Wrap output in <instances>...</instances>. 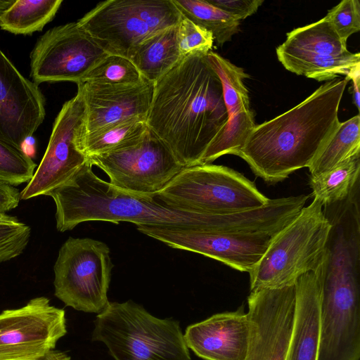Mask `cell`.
Here are the masks:
<instances>
[{"label":"cell","mask_w":360,"mask_h":360,"mask_svg":"<svg viewBox=\"0 0 360 360\" xmlns=\"http://www.w3.org/2000/svg\"><path fill=\"white\" fill-rule=\"evenodd\" d=\"M137 229L172 248L196 252L248 273L259 262L273 236L259 233H212L145 225L137 226Z\"/></svg>","instance_id":"4fadbf2b"},{"label":"cell","mask_w":360,"mask_h":360,"mask_svg":"<svg viewBox=\"0 0 360 360\" xmlns=\"http://www.w3.org/2000/svg\"><path fill=\"white\" fill-rule=\"evenodd\" d=\"M276 51L278 60L286 70L319 82L330 81L341 75L347 76L353 68L360 65L359 53L315 56Z\"/></svg>","instance_id":"44dd1931"},{"label":"cell","mask_w":360,"mask_h":360,"mask_svg":"<svg viewBox=\"0 0 360 360\" xmlns=\"http://www.w3.org/2000/svg\"><path fill=\"white\" fill-rule=\"evenodd\" d=\"M67 333L65 313L46 297L0 314V360H24L54 349Z\"/></svg>","instance_id":"7c38bea8"},{"label":"cell","mask_w":360,"mask_h":360,"mask_svg":"<svg viewBox=\"0 0 360 360\" xmlns=\"http://www.w3.org/2000/svg\"><path fill=\"white\" fill-rule=\"evenodd\" d=\"M325 18L340 37L347 41L360 30V3L358 0H343L330 9Z\"/></svg>","instance_id":"4dcf8cb0"},{"label":"cell","mask_w":360,"mask_h":360,"mask_svg":"<svg viewBox=\"0 0 360 360\" xmlns=\"http://www.w3.org/2000/svg\"><path fill=\"white\" fill-rule=\"evenodd\" d=\"M20 192L15 186L0 179V212L6 213L18 206Z\"/></svg>","instance_id":"836d02e7"},{"label":"cell","mask_w":360,"mask_h":360,"mask_svg":"<svg viewBox=\"0 0 360 360\" xmlns=\"http://www.w3.org/2000/svg\"><path fill=\"white\" fill-rule=\"evenodd\" d=\"M143 79L129 58L108 54L90 70L81 83L89 82L111 85H133Z\"/></svg>","instance_id":"83f0119b"},{"label":"cell","mask_w":360,"mask_h":360,"mask_svg":"<svg viewBox=\"0 0 360 360\" xmlns=\"http://www.w3.org/2000/svg\"></svg>","instance_id":"f35d334b"},{"label":"cell","mask_w":360,"mask_h":360,"mask_svg":"<svg viewBox=\"0 0 360 360\" xmlns=\"http://www.w3.org/2000/svg\"><path fill=\"white\" fill-rule=\"evenodd\" d=\"M295 284L250 291V341L245 360H285L292 330Z\"/></svg>","instance_id":"5bb4252c"},{"label":"cell","mask_w":360,"mask_h":360,"mask_svg":"<svg viewBox=\"0 0 360 360\" xmlns=\"http://www.w3.org/2000/svg\"><path fill=\"white\" fill-rule=\"evenodd\" d=\"M207 59L221 81L228 118L251 110L248 90L244 84L249 75L213 51L207 53Z\"/></svg>","instance_id":"4316f807"},{"label":"cell","mask_w":360,"mask_h":360,"mask_svg":"<svg viewBox=\"0 0 360 360\" xmlns=\"http://www.w3.org/2000/svg\"><path fill=\"white\" fill-rule=\"evenodd\" d=\"M155 197L175 208L212 214L253 210L269 200L243 174L213 164L184 167Z\"/></svg>","instance_id":"8992f818"},{"label":"cell","mask_w":360,"mask_h":360,"mask_svg":"<svg viewBox=\"0 0 360 360\" xmlns=\"http://www.w3.org/2000/svg\"><path fill=\"white\" fill-rule=\"evenodd\" d=\"M360 153L316 176H310L314 198L332 204L346 198L359 181Z\"/></svg>","instance_id":"d4e9b609"},{"label":"cell","mask_w":360,"mask_h":360,"mask_svg":"<svg viewBox=\"0 0 360 360\" xmlns=\"http://www.w3.org/2000/svg\"><path fill=\"white\" fill-rule=\"evenodd\" d=\"M182 58L177 41V26L148 37L130 53L129 59L142 77L155 83Z\"/></svg>","instance_id":"d6986e66"},{"label":"cell","mask_w":360,"mask_h":360,"mask_svg":"<svg viewBox=\"0 0 360 360\" xmlns=\"http://www.w3.org/2000/svg\"><path fill=\"white\" fill-rule=\"evenodd\" d=\"M183 17L210 32L221 46L239 31L240 21L205 0H172Z\"/></svg>","instance_id":"484cf974"},{"label":"cell","mask_w":360,"mask_h":360,"mask_svg":"<svg viewBox=\"0 0 360 360\" xmlns=\"http://www.w3.org/2000/svg\"><path fill=\"white\" fill-rule=\"evenodd\" d=\"M36 167L23 149L0 139V179L14 186L27 184Z\"/></svg>","instance_id":"f1b7e54d"},{"label":"cell","mask_w":360,"mask_h":360,"mask_svg":"<svg viewBox=\"0 0 360 360\" xmlns=\"http://www.w3.org/2000/svg\"><path fill=\"white\" fill-rule=\"evenodd\" d=\"M31 229L22 223H0V263L21 255L28 245Z\"/></svg>","instance_id":"1f68e13d"},{"label":"cell","mask_w":360,"mask_h":360,"mask_svg":"<svg viewBox=\"0 0 360 360\" xmlns=\"http://www.w3.org/2000/svg\"><path fill=\"white\" fill-rule=\"evenodd\" d=\"M348 82L328 81L289 110L256 125L238 156L269 184L309 167L340 122L339 106Z\"/></svg>","instance_id":"7a4b0ae2"},{"label":"cell","mask_w":360,"mask_h":360,"mask_svg":"<svg viewBox=\"0 0 360 360\" xmlns=\"http://www.w3.org/2000/svg\"><path fill=\"white\" fill-rule=\"evenodd\" d=\"M177 41L181 56L191 53L207 55L212 51V33L183 17L177 25Z\"/></svg>","instance_id":"f546056e"},{"label":"cell","mask_w":360,"mask_h":360,"mask_svg":"<svg viewBox=\"0 0 360 360\" xmlns=\"http://www.w3.org/2000/svg\"><path fill=\"white\" fill-rule=\"evenodd\" d=\"M45 98L0 49V139L22 149L45 118Z\"/></svg>","instance_id":"9a60e30c"},{"label":"cell","mask_w":360,"mask_h":360,"mask_svg":"<svg viewBox=\"0 0 360 360\" xmlns=\"http://www.w3.org/2000/svg\"><path fill=\"white\" fill-rule=\"evenodd\" d=\"M85 118L82 136L129 120L147 122L155 83L143 79L133 85L82 82Z\"/></svg>","instance_id":"2e32d148"},{"label":"cell","mask_w":360,"mask_h":360,"mask_svg":"<svg viewBox=\"0 0 360 360\" xmlns=\"http://www.w3.org/2000/svg\"><path fill=\"white\" fill-rule=\"evenodd\" d=\"M236 20L240 21L255 13L263 0H207Z\"/></svg>","instance_id":"d6a6232c"},{"label":"cell","mask_w":360,"mask_h":360,"mask_svg":"<svg viewBox=\"0 0 360 360\" xmlns=\"http://www.w3.org/2000/svg\"><path fill=\"white\" fill-rule=\"evenodd\" d=\"M277 50L315 56H341L349 52L331 24L323 17L288 32Z\"/></svg>","instance_id":"ffe728a7"},{"label":"cell","mask_w":360,"mask_h":360,"mask_svg":"<svg viewBox=\"0 0 360 360\" xmlns=\"http://www.w3.org/2000/svg\"><path fill=\"white\" fill-rule=\"evenodd\" d=\"M70 358L65 353L58 350H52L44 356L24 360H70Z\"/></svg>","instance_id":"d590c367"},{"label":"cell","mask_w":360,"mask_h":360,"mask_svg":"<svg viewBox=\"0 0 360 360\" xmlns=\"http://www.w3.org/2000/svg\"><path fill=\"white\" fill-rule=\"evenodd\" d=\"M101 169L110 184L122 191L155 196L184 167L169 148L149 127L141 141L129 148L88 158Z\"/></svg>","instance_id":"9c48e42d"},{"label":"cell","mask_w":360,"mask_h":360,"mask_svg":"<svg viewBox=\"0 0 360 360\" xmlns=\"http://www.w3.org/2000/svg\"><path fill=\"white\" fill-rule=\"evenodd\" d=\"M148 128L143 120L122 122L89 135H81L80 149L87 158L122 150L139 143Z\"/></svg>","instance_id":"cb8c5ba5"},{"label":"cell","mask_w":360,"mask_h":360,"mask_svg":"<svg viewBox=\"0 0 360 360\" xmlns=\"http://www.w3.org/2000/svg\"><path fill=\"white\" fill-rule=\"evenodd\" d=\"M92 340L104 343L115 360H191L179 323L131 300L109 302L96 316Z\"/></svg>","instance_id":"277c9868"},{"label":"cell","mask_w":360,"mask_h":360,"mask_svg":"<svg viewBox=\"0 0 360 360\" xmlns=\"http://www.w3.org/2000/svg\"><path fill=\"white\" fill-rule=\"evenodd\" d=\"M62 0H15L0 18L1 29L14 34H32L53 20Z\"/></svg>","instance_id":"603a6c76"},{"label":"cell","mask_w":360,"mask_h":360,"mask_svg":"<svg viewBox=\"0 0 360 360\" xmlns=\"http://www.w3.org/2000/svg\"><path fill=\"white\" fill-rule=\"evenodd\" d=\"M15 0H0V18L15 3Z\"/></svg>","instance_id":"74e56055"},{"label":"cell","mask_w":360,"mask_h":360,"mask_svg":"<svg viewBox=\"0 0 360 360\" xmlns=\"http://www.w3.org/2000/svg\"><path fill=\"white\" fill-rule=\"evenodd\" d=\"M182 18L172 0H108L77 22L109 54L128 58L141 41Z\"/></svg>","instance_id":"52a82bcc"},{"label":"cell","mask_w":360,"mask_h":360,"mask_svg":"<svg viewBox=\"0 0 360 360\" xmlns=\"http://www.w3.org/2000/svg\"><path fill=\"white\" fill-rule=\"evenodd\" d=\"M113 267L109 247L89 238L69 237L53 266L54 295L76 310L100 314L108 306Z\"/></svg>","instance_id":"ba28073f"},{"label":"cell","mask_w":360,"mask_h":360,"mask_svg":"<svg viewBox=\"0 0 360 360\" xmlns=\"http://www.w3.org/2000/svg\"><path fill=\"white\" fill-rule=\"evenodd\" d=\"M56 205L57 230L73 229L91 221L213 232L214 214L169 206L155 196L122 191L98 176L86 163L65 184L49 193Z\"/></svg>","instance_id":"3957f363"},{"label":"cell","mask_w":360,"mask_h":360,"mask_svg":"<svg viewBox=\"0 0 360 360\" xmlns=\"http://www.w3.org/2000/svg\"><path fill=\"white\" fill-rule=\"evenodd\" d=\"M227 120L221 83L207 55L183 56L155 82L146 123L183 167L200 165Z\"/></svg>","instance_id":"6da1fadb"},{"label":"cell","mask_w":360,"mask_h":360,"mask_svg":"<svg viewBox=\"0 0 360 360\" xmlns=\"http://www.w3.org/2000/svg\"><path fill=\"white\" fill-rule=\"evenodd\" d=\"M348 80L352 82V91L354 103L358 110H359L360 103V94H359V84H360V65L353 68L347 74L346 77Z\"/></svg>","instance_id":"e575fe53"},{"label":"cell","mask_w":360,"mask_h":360,"mask_svg":"<svg viewBox=\"0 0 360 360\" xmlns=\"http://www.w3.org/2000/svg\"><path fill=\"white\" fill-rule=\"evenodd\" d=\"M324 262L315 271L295 283L292 330L285 360H318L320 341V299Z\"/></svg>","instance_id":"ac0fdd59"},{"label":"cell","mask_w":360,"mask_h":360,"mask_svg":"<svg viewBox=\"0 0 360 360\" xmlns=\"http://www.w3.org/2000/svg\"><path fill=\"white\" fill-rule=\"evenodd\" d=\"M360 153V116L340 122L309 165L310 176H319Z\"/></svg>","instance_id":"7402d4cb"},{"label":"cell","mask_w":360,"mask_h":360,"mask_svg":"<svg viewBox=\"0 0 360 360\" xmlns=\"http://www.w3.org/2000/svg\"><path fill=\"white\" fill-rule=\"evenodd\" d=\"M188 349L204 360H245L250 321L244 306L213 314L188 326L184 334Z\"/></svg>","instance_id":"e0dca14e"},{"label":"cell","mask_w":360,"mask_h":360,"mask_svg":"<svg viewBox=\"0 0 360 360\" xmlns=\"http://www.w3.org/2000/svg\"><path fill=\"white\" fill-rule=\"evenodd\" d=\"M108 54L77 22L54 27L39 38L30 53V77L37 84H78Z\"/></svg>","instance_id":"8fae6325"},{"label":"cell","mask_w":360,"mask_h":360,"mask_svg":"<svg viewBox=\"0 0 360 360\" xmlns=\"http://www.w3.org/2000/svg\"><path fill=\"white\" fill-rule=\"evenodd\" d=\"M19 221L18 219L15 217L0 212V223H18Z\"/></svg>","instance_id":"8d00e7d4"},{"label":"cell","mask_w":360,"mask_h":360,"mask_svg":"<svg viewBox=\"0 0 360 360\" xmlns=\"http://www.w3.org/2000/svg\"><path fill=\"white\" fill-rule=\"evenodd\" d=\"M331 225L316 198L272 236L264 255L249 273L250 291L295 285L302 275L316 271L326 257Z\"/></svg>","instance_id":"5b68a950"},{"label":"cell","mask_w":360,"mask_h":360,"mask_svg":"<svg viewBox=\"0 0 360 360\" xmlns=\"http://www.w3.org/2000/svg\"><path fill=\"white\" fill-rule=\"evenodd\" d=\"M85 112L83 93L77 85V94L63 104L56 117L43 158L32 179L20 192V199L48 195L88 162L79 146Z\"/></svg>","instance_id":"30bf717a"}]
</instances>
